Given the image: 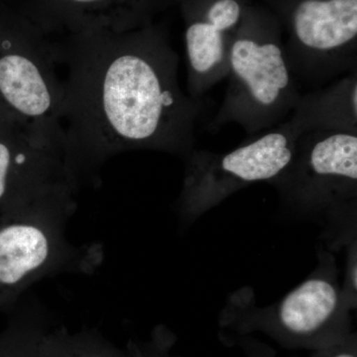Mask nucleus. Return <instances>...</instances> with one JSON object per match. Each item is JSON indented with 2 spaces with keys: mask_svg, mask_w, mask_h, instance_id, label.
Returning a JSON list of instances; mask_svg holds the SVG:
<instances>
[{
  "mask_svg": "<svg viewBox=\"0 0 357 357\" xmlns=\"http://www.w3.org/2000/svg\"><path fill=\"white\" fill-rule=\"evenodd\" d=\"M175 337L165 326H157L151 337L145 342L130 340L128 347L133 357H178L172 354Z\"/></svg>",
  "mask_w": 357,
  "mask_h": 357,
  "instance_id": "4468645a",
  "label": "nucleus"
},
{
  "mask_svg": "<svg viewBox=\"0 0 357 357\" xmlns=\"http://www.w3.org/2000/svg\"><path fill=\"white\" fill-rule=\"evenodd\" d=\"M63 81V152L77 187L115 155L153 150L187 158L203 100L178 83V55L148 25L50 38Z\"/></svg>",
  "mask_w": 357,
  "mask_h": 357,
  "instance_id": "f257e3e1",
  "label": "nucleus"
},
{
  "mask_svg": "<svg viewBox=\"0 0 357 357\" xmlns=\"http://www.w3.org/2000/svg\"><path fill=\"white\" fill-rule=\"evenodd\" d=\"M297 139L285 121L227 153L194 150L185 158L181 215L199 217L246 185L274 182L292 163Z\"/></svg>",
  "mask_w": 357,
  "mask_h": 357,
  "instance_id": "39448f33",
  "label": "nucleus"
},
{
  "mask_svg": "<svg viewBox=\"0 0 357 357\" xmlns=\"http://www.w3.org/2000/svg\"><path fill=\"white\" fill-rule=\"evenodd\" d=\"M164 0H22L20 11L49 38L107 30L128 32L149 25Z\"/></svg>",
  "mask_w": 357,
  "mask_h": 357,
  "instance_id": "9d476101",
  "label": "nucleus"
},
{
  "mask_svg": "<svg viewBox=\"0 0 357 357\" xmlns=\"http://www.w3.org/2000/svg\"><path fill=\"white\" fill-rule=\"evenodd\" d=\"M76 208L75 196H67L0 215V311L42 279L100 266L102 245H75L66 234Z\"/></svg>",
  "mask_w": 357,
  "mask_h": 357,
  "instance_id": "f03ea898",
  "label": "nucleus"
},
{
  "mask_svg": "<svg viewBox=\"0 0 357 357\" xmlns=\"http://www.w3.org/2000/svg\"><path fill=\"white\" fill-rule=\"evenodd\" d=\"M38 357H133V354L128 345L121 349L96 328L70 333L60 328L45 333Z\"/></svg>",
  "mask_w": 357,
  "mask_h": 357,
  "instance_id": "ddd939ff",
  "label": "nucleus"
},
{
  "mask_svg": "<svg viewBox=\"0 0 357 357\" xmlns=\"http://www.w3.org/2000/svg\"><path fill=\"white\" fill-rule=\"evenodd\" d=\"M351 307L337 282L316 274L271 309L238 317L236 328L241 333L261 331L288 349L316 351L352 333Z\"/></svg>",
  "mask_w": 357,
  "mask_h": 357,
  "instance_id": "0eeeda50",
  "label": "nucleus"
},
{
  "mask_svg": "<svg viewBox=\"0 0 357 357\" xmlns=\"http://www.w3.org/2000/svg\"><path fill=\"white\" fill-rule=\"evenodd\" d=\"M312 351L310 357H357L356 335L351 333L344 340Z\"/></svg>",
  "mask_w": 357,
  "mask_h": 357,
  "instance_id": "2eb2a0df",
  "label": "nucleus"
},
{
  "mask_svg": "<svg viewBox=\"0 0 357 357\" xmlns=\"http://www.w3.org/2000/svg\"><path fill=\"white\" fill-rule=\"evenodd\" d=\"M286 122L297 138L312 131L357 133V70L301 96Z\"/></svg>",
  "mask_w": 357,
  "mask_h": 357,
  "instance_id": "9b49d317",
  "label": "nucleus"
},
{
  "mask_svg": "<svg viewBox=\"0 0 357 357\" xmlns=\"http://www.w3.org/2000/svg\"><path fill=\"white\" fill-rule=\"evenodd\" d=\"M0 98L14 119L63 141V81L53 41L22 14L0 28Z\"/></svg>",
  "mask_w": 357,
  "mask_h": 357,
  "instance_id": "20e7f679",
  "label": "nucleus"
},
{
  "mask_svg": "<svg viewBox=\"0 0 357 357\" xmlns=\"http://www.w3.org/2000/svg\"><path fill=\"white\" fill-rule=\"evenodd\" d=\"M7 134L0 137V215L76 195L62 141L24 124Z\"/></svg>",
  "mask_w": 357,
  "mask_h": 357,
  "instance_id": "6e6552de",
  "label": "nucleus"
},
{
  "mask_svg": "<svg viewBox=\"0 0 357 357\" xmlns=\"http://www.w3.org/2000/svg\"><path fill=\"white\" fill-rule=\"evenodd\" d=\"M237 342L243 347L246 357H275V351L271 347L253 338H238Z\"/></svg>",
  "mask_w": 357,
  "mask_h": 357,
  "instance_id": "dca6fc26",
  "label": "nucleus"
},
{
  "mask_svg": "<svg viewBox=\"0 0 357 357\" xmlns=\"http://www.w3.org/2000/svg\"><path fill=\"white\" fill-rule=\"evenodd\" d=\"M276 183L286 196L312 206L356 199L357 133L312 131L299 136L295 155Z\"/></svg>",
  "mask_w": 357,
  "mask_h": 357,
  "instance_id": "1a4fd4ad",
  "label": "nucleus"
},
{
  "mask_svg": "<svg viewBox=\"0 0 357 357\" xmlns=\"http://www.w3.org/2000/svg\"><path fill=\"white\" fill-rule=\"evenodd\" d=\"M283 45L296 81L321 88L356 70L357 0H300Z\"/></svg>",
  "mask_w": 357,
  "mask_h": 357,
  "instance_id": "423d86ee",
  "label": "nucleus"
},
{
  "mask_svg": "<svg viewBox=\"0 0 357 357\" xmlns=\"http://www.w3.org/2000/svg\"><path fill=\"white\" fill-rule=\"evenodd\" d=\"M50 328L41 304L32 301L23 305L0 333V357H38L42 338Z\"/></svg>",
  "mask_w": 357,
  "mask_h": 357,
  "instance_id": "f8f14e48",
  "label": "nucleus"
},
{
  "mask_svg": "<svg viewBox=\"0 0 357 357\" xmlns=\"http://www.w3.org/2000/svg\"><path fill=\"white\" fill-rule=\"evenodd\" d=\"M283 45L275 33L250 26L237 33L230 49L229 83L208 124L211 130L234 123L255 136L287 121L302 95Z\"/></svg>",
  "mask_w": 357,
  "mask_h": 357,
  "instance_id": "7ed1b4c3",
  "label": "nucleus"
}]
</instances>
